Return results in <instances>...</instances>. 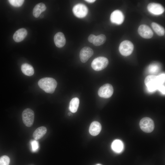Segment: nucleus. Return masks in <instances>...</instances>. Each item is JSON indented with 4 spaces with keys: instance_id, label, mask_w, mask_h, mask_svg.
I'll return each mask as SVG.
<instances>
[{
    "instance_id": "f3484780",
    "label": "nucleus",
    "mask_w": 165,
    "mask_h": 165,
    "mask_svg": "<svg viewBox=\"0 0 165 165\" xmlns=\"http://www.w3.org/2000/svg\"><path fill=\"white\" fill-rule=\"evenodd\" d=\"M46 9V6L44 3H40L37 4L33 9V16L36 18L38 17L41 13L44 11Z\"/></svg>"
},
{
    "instance_id": "f257e3e1",
    "label": "nucleus",
    "mask_w": 165,
    "mask_h": 165,
    "mask_svg": "<svg viewBox=\"0 0 165 165\" xmlns=\"http://www.w3.org/2000/svg\"><path fill=\"white\" fill-rule=\"evenodd\" d=\"M38 85L46 93L52 94L55 90L57 83L53 78L45 77L40 79L38 81Z\"/></svg>"
},
{
    "instance_id": "b1692460",
    "label": "nucleus",
    "mask_w": 165,
    "mask_h": 165,
    "mask_svg": "<svg viewBox=\"0 0 165 165\" xmlns=\"http://www.w3.org/2000/svg\"><path fill=\"white\" fill-rule=\"evenodd\" d=\"M10 159L7 156H3L0 157V165H9Z\"/></svg>"
},
{
    "instance_id": "a878e982",
    "label": "nucleus",
    "mask_w": 165,
    "mask_h": 165,
    "mask_svg": "<svg viewBox=\"0 0 165 165\" xmlns=\"http://www.w3.org/2000/svg\"><path fill=\"white\" fill-rule=\"evenodd\" d=\"M159 71V68L156 65H150L149 68V72L152 74L156 73Z\"/></svg>"
},
{
    "instance_id": "9d476101",
    "label": "nucleus",
    "mask_w": 165,
    "mask_h": 165,
    "mask_svg": "<svg viewBox=\"0 0 165 165\" xmlns=\"http://www.w3.org/2000/svg\"><path fill=\"white\" fill-rule=\"evenodd\" d=\"M147 9L149 12L156 15L162 14L164 11V9L161 5L155 3L149 4Z\"/></svg>"
},
{
    "instance_id": "ddd939ff",
    "label": "nucleus",
    "mask_w": 165,
    "mask_h": 165,
    "mask_svg": "<svg viewBox=\"0 0 165 165\" xmlns=\"http://www.w3.org/2000/svg\"><path fill=\"white\" fill-rule=\"evenodd\" d=\"M54 40L55 45L58 47L64 46L66 43V39L63 33L58 32L54 35Z\"/></svg>"
},
{
    "instance_id": "423d86ee",
    "label": "nucleus",
    "mask_w": 165,
    "mask_h": 165,
    "mask_svg": "<svg viewBox=\"0 0 165 165\" xmlns=\"http://www.w3.org/2000/svg\"><path fill=\"white\" fill-rule=\"evenodd\" d=\"M139 125L141 130L144 132L147 133L152 132L154 128L153 120L148 117L142 119L140 122Z\"/></svg>"
},
{
    "instance_id": "6e6552de",
    "label": "nucleus",
    "mask_w": 165,
    "mask_h": 165,
    "mask_svg": "<svg viewBox=\"0 0 165 165\" xmlns=\"http://www.w3.org/2000/svg\"><path fill=\"white\" fill-rule=\"evenodd\" d=\"M72 11L76 17L82 18L84 17L87 15L88 9L87 7L84 4H78L73 7Z\"/></svg>"
},
{
    "instance_id": "393cba45",
    "label": "nucleus",
    "mask_w": 165,
    "mask_h": 165,
    "mask_svg": "<svg viewBox=\"0 0 165 165\" xmlns=\"http://www.w3.org/2000/svg\"><path fill=\"white\" fill-rule=\"evenodd\" d=\"M31 143L32 151L33 152L36 151L39 147L38 142L36 140H33L31 141Z\"/></svg>"
},
{
    "instance_id": "6ab92c4d",
    "label": "nucleus",
    "mask_w": 165,
    "mask_h": 165,
    "mask_svg": "<svg viewBox=\"0 0 165 165\" xmlns=\"http://www.w3.org/2000/svg\"><path fill=\"white\" fill-rule=\"evenodd\" d=\"M47 131L46 128L43 126L38 128L33 134V137L35 140L41 139L45 135Z\"/></svg>"
},
{
    "instance_id": "bb28decb",
    "label": "nucleus",
    "mask_w": 165,
    "mask_h": 165,
    "mask_svg": "<svg viewBox=\"0 0 165 165\" xmlns=\"http://www.w3.org/2000/svg\"><path fill=\"white\" fill-rule=\"evenodd\" d=\"M165 76L164 74H162L157 76L160 82L161 85H163L164 83L165 82Z\"/></svg>"
},
{
    "instance_id": "9b49d317",
    "label": "nucleus",
    "mask_w": 165,
    "mask_h": 165,
    "mask_svg": "<svg viewBox=\"0 0 165 165\" xmlns=\"http://www.w3.org/2000/svg\"><path fill=\"white\" fill-rule=\"evenodd\" d=\"M124 19V16L120 10H116L114 11L111 14L110 19L112 23L118 25L122 24Z\"/></svg>"
},
{
    "instance_id": "7c9ffc66",
    "label": "nucleus",
    "mask_w": 165,
    "mask_h": 165,
    "mask_svg": "<svg viewBox=\"0 0 165 165\" xmlns=\"http://www.w3.org/2000/svg\"><path fill=\"white\" fill-rule=\"evenodd\" d=\"M96 165H102L100 164H97Z\"/></svg>"
},
{
    "instance_id": "412c9836",
    "label": "nucleus",
    "mask_w": 165,
    "mask_h": 165,
    "mask_svg": "<svg viewBox=\"0 0 165 165\" xmlns=\"http://www.w3.org/2000/svg\"><path fill=\"white\" fill-rule=\"evenodd\" d=\"M152 27L156 34L160 36H163L165 34L164 28L158 24L152 22L151 24Z\"/></svg>"
},
{
    "instance_id": "4be33fe9",
    "label": "nucleus",
    "mask_w": 165,
    "mask_h": 165,
    "mask_svg": "<svg viewBox=\"0 0 165 165\" xmlns=\"http://www.w3.org/2000/svg\"><path fill=\"white\" fill-rule=\"evenodd\" d=\"M106 37L105 35L101 34L96 36L93 44L95 46H98L103 44L106 40Z\"/></svg>"
},
{
    "instance_id": "7ed1b4c3",
    "label": "nucleus",
    "mask_w": 165,
    "mask_h": 165,
    "mask_svg": "<svg viewBox=\"0 0 165 165\" xmlns=\"http://www.w3.org/2000/svg\"><path fill=\"white\" fill-rule=\"evenodd\" d=\"M108 64L107 58L103 57H100L94 59L91 63V67L96 71H100L105 68Z\"/></svg>"
},
{
    "instance_id": "4468645a",
    "label": "nucleus",
    "mask_w": 165,
    "mask_h": 165,
    "mask_svg": "<svg viewBox=\"0 0 165 165\" xmlns=\"http://www.w3.org/2000/svg\"><path fill=\"white\" fill-rule=\"evenodd\" d=\"M28 32L24 28H20L16 31L13 35V38L14 41L19 42L23 40L27 36Z\"/></svg>"
},
{
    "instance_id": "20e7f679",
    "label": "nucleus",
    "mask_w": 165,
    "mask_h": 165,
    "mask_svg": "<svg viewBox=\"0 0 165 165\" xmlns=\"http://www.w3.org/2000/svg\"><path fill=\"white\" fill-rule=\"evenodd\" d=\"M134 49V46L132 43L129 40H125L120 43L119 50L122 55L127 56L132 53Z\"/></svg>"
},
{
    "instance_id": "c85d7f7f",
    "label": "nucleus",
    "mask_w": 165,
    "mask_h": 165,
    "mask_svg": "<svg viewBox=\"0 0 165 165\" xmlns=\"http://www.w3.org/2000/svg\"><path fill=\"white\" fill-rule=\"evenodd\" d=\"M163 94H165V86L162 85L160 86L158 89Z\"/></svg>"
},
{
    "instance_id": "a211bd4d",
    "label": "nucleus",
    "mask_w": 165,
    "mask_h": 165,
    "mask_svg": "<svg viewBox=\"0 0 165 165\" xmlns=\"http://www.w3.org/2000/svg\"><path fill=\"white\" fill-rule=\"evenodd\" d=\"M21 69L23 73L26 75L31 76L34 74V71L33 67L28 63L23 64Z\"/></svg>"
},
{
    "instance_id": "dca6fc26",
    "label": "nucleus",
    "mask_w": 165,
    "mask_h": 165,
    "mask_svg": "<svg viewBox=\"0 0 165 165\" xmlns=\"http://www.w3.org/2000/svg\"><path fill=\"white\" fill-rule=\"evenodd\" d=\"M111 147L114 152L117 153H119L123 150L124 146L121 141L119 139H116L112 143Z\"/></svg>"
},
{
    "instance_id": "5701e85b",
    "label": "nucleus",
    "mask_w": 165,
    "mask_h": 165,
    "mask_svg": "<svg viewBox=\"0 0 165 165\" xmlns=\"http://www.w3.org/2000/svg\"><path fill=\"white\" fill-rule=\"evenodd\" d=\"M8 1L12 6L14 7H19L23 5L24 1L23 0H9Z\"/></svg>"
},
{
    "instance_id": "aec40b11",
    "label": "nucleus",
    "mask_w": 165,
    "mask_h": 165,
    "mask_svg": "<svg viewBox=\"0 0 165 165\" xmlns=\"http://www.w3.org/2000/svg\"><path fill=\"white\" fill-rule=\"evenodd\" d=\"M79 103V99L74 97L70 101L69 103V109L70 111L73 113H75L77 110Z\"/></svg>"
},
{
    "instance_id": "f03ea898",
    "label": "nucleus",
    "mask_w": 165,
    "mask_h": 165,
    "mask_svg": "<svg viewBox=\"0 0 165 165\" xmlns=\"http://www.w3.org/2000/svg\"><path fill=\"white\" fill-rule=\"evenodd\" d=\"M145 83L149 91L153 92L158 89L159 87L162 85L160 84L157 76L150 75L145 79Z\"/></svg>"
},
{
    "instance_id": "0eeeda50",
    "label": "nucleus",
    "mask_w": 165,
    "mask_h": 165,
    "mask_svg": "<svg viewBox=\"0 0 165 165\" xmlns=\"http://www.w3.org/2000/svg\"><path fill=\"white\" fill-rule=\"evenodd\" d=\"M113 88L112 86L108 83L104 84L101 86L98 90V94L101 97L104 98H108L112 95Z\"/></svg>"
},
{
    "instance_id": "2eb2a0df",
    "label": "nucleus",
    "mask_w": 165,
    "mask_h": 165,
    "mask_svg": "<svg viewBox=\"0 0 165 165\" xmlns=\"http://www.w3.org/2000/svg\"><path fill=\"white\" fill-rule=\"evenodd\" d=\"M101 129V124L97 121H95L91 123L89 131L92 135L95 136L100 133Z\"/></svg>"
},
{
    "instance_id": "cd10ccee",
    "label": "nucleus",
    "mask_w": 165,
    "mask_h": 165,
    "mask_svg": "<svg viewBox=\"0 0 165 165\" xmlns=\"http://www.w3.org/2000/svg\"><path fill=\"white\" fill-rule=\"evenodd\" d=\"M96 36L93 34H91L90 35L88 38V41L90 42L93 43L94 40Z\"/></svg>"
},
{
    "instance_id": "39448f33",
    "label": "nucleus",
    "mask_w": 165,
    "mask_h": 165,
    "mask_svg": "<svg viewBox=\"0 0 165 165\" xmlns=\"http://www.w3.org/2000/svg\"><path fill=\"white\" fill-rule=\"evenodd\" d=\"M23 123L27 127H31L33 124L34 119V113L31 109L27 108L23 112L22 114Z\"/></svg>"
},
{
    "instance_id": "f8f14e48",
    "label": "nucleus",
    "mask_w": 165,
    "mask_h": 165,
    "mask_svg": "<svg viewBox=\"0 0 165 165\" xmlns=\"http://www.w3.org/2000/svg\"><path fill=\"white\" fill-rule=\"evenodd\" d=\"M93 50L89 47H85L81 50L79 53V57L81 61L83 63L87 61L93 55Z\"/></svg>"
},
{
    "instance_id": "1a4fd4ad",
    "label": "nucleus",
    "mask_w": 165,
    "mask_h": 165,
    "mask_svg": "<svg viewBox=\"0 0 165 165\" xmlns=\"http://www.w3.org/2000/svg\"><path fill=\"white\" fill-rule=\"evenodd\" d=\"M139 35L145 38H150L152 37L153 33L151 28L148 25L142 24L140 25L138 29Z\"/></svg>"
},
{
    "instance_id": "c756f323",
    "label": "nucleus",
    "mask_w": 165,
    "mask_h": 165,
    "mask_svg": "<svg viewBox=\"0 0 165 165\" xmlns=\"http://www.w3.org/2000/svg\"><path fill=\"white\" fill-rule=\"evenodd\" d=\"M85 1L89 3H93L96 1L94 0H85Z\"/></svg>"
}]
</instances>
